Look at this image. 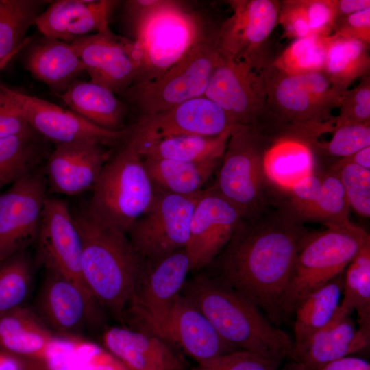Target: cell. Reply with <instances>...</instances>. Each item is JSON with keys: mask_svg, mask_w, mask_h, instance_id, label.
<instances>
[{"mask_svg": "<svg viewBox=\"0 0 370 370\" xmlns=\"http://www.w3.org/2000/svg\"><path fill=\"white\" fill-rule=\"evenodd\" d=\"M36 243L38 260L45 270L64 276L93 297L82 275L80 235L65 201L47 197Z\"/></svg>", "mask_w": 370, "mask_h": 370, "instance_id": "obj_18", "label": "cell"}, {"mask_svg": "<svg viewBox=\"0 0 370 370\" xmlns=\"http://www.w3.org/2000/svg\"><path fill=\"white\" fill-rule=\"evenodd\" d=\"M116 1L58 0L35 21L44 36L71 44L90 34L109 28Z\"/></svg>", "mask_w": 370, "mask_h": 370, "instance_id": "obj_23", "label": "cell"}, {"mask_svg": "<svg viewBox=\"0 0 370 370\" xmlns=\"http://www.w3.org/2000/svg\"><path fill=\"white\" fill-rule=\"evenodd\" d=\"M317 370H370V363L362 358L349 356L331 362Z\"/></svg>", "mask_w": 370, "mask_h": 370, "instance_id": "obj_50", "label": "cell"}, {"mask_svg": "<svg viewBox=\"0 0 370 370\" xmlns=\"http://www.w3.org/2000/svg\"><path fill=\"white\" fill-rule=\"evenodd\" d=\"M244 215L213 186L204 190L192 214L186 247L191 270L210 264L229 242Z\"/></svg>", "mask_w": 370, "mask_h": 370, "instance_id": "obj_19", "label": "cell"}, {"mask_svg": "<svg viewBox=\"0 0 370 370\" xmlns=\"http://www.w3.org/2000/svg\"><path fill=\"white\" fill-rule=\"evenodd\" d=\"M23 368L20 361L0 351V370H23Z\"/></svg>", "mask_w": 370, "mask_h": 370, "instance_id": "obj_54", "label": "cell"}, {"mask_svg": "<svg viewBox=\"0 0 370 370\" xmlns=\"http://www.w3.org/2000/svg\"><path fill=\"white\" fill-rule=\"evenodd\" d=\"M48 141L34 130L0 139V190L43 166Z\"/></svg>", "mask_w": 370, "mask_h": 370, "instance_id": "obj_32", "label": "cell"}, {"mask_svg": "<svg viewBox=\"0 0 370 370\" xmlns=\"http://www.w3.org/2000/svg\"><path fill=\"white\" fill-rule=\"evenodd\" d=\"M330 36L295 39L275 57L272 64L289 75L323 71Z\"/></svg>", "mask_w": 370, "mask_h": 370, "instance_id": "obj_37", "label": "cell"}, {"mask_svg": "<svg viewBox=\"0 0 370 370\" xmlns=\"http://www.w3.org/2000/svg\"><path fill=\"white\" fill-rule=\"evenodd\" d=\"M203 192L180 195L156 189L149 208L127 233L145 264L155 263L186 249L192 214Z\"/></svg>", "mask_w": 370, "mask_h": 370, "instance_id": "obj_10", "label": "cell"}, {"mask_svg": "<svg viewBox=\"0 0 370 370\" xmlns=\"http://www.w3.org/2000/svg\"><path fill=\"white\" fill-rule=\"evenodd\" d=\"M163 0H130L125 8L132 27L162 4Z\"/></svg>", "mask_w": 370, "mask_h": 370, "instance_id": "obj_49", "label": "cell"}, {"mask_svg": "<svg viewBox=\"0 0 370 370\" xmlns=\"http://www.w3.org/2000/svg\"><path fill=\"white\" fill-rule=\"evenodd\" d=\"M302 223L281 203L272 201L242 217L211 262L216 271L213 278L251 301L278 327L286 322L284 295L299 245L308 232Z\"/></svg>", "mask_w": 370, "mask_h": 370, "instance_id": "obj_1", "label": "cell"}, {"mask_svg": "<svg viewBox=\"0 0 370 370\" xmlns=\"http://www.w3.org/2000/svg\"><path fill=\"white\" fill-rule=\"evenodd\" d=\"M155 195L142 156L124 142L104 164L87 204L102 222L127 234L149 208Z\"/></svg>", "mask_w": 370, "mask_h": 370, "instance_id": "obj_6", "label": "cell"}, {"mask_svg": "<svg viewBox=\"0 0 370 370\" xmlns=\"http://www.w3.org/2000/svg\"><path fill=\"white\" fill-rule=\"evenodd\" d=\"M321 190V170L318 169L282 194L284 197V201L279 202L304 222L306 215L317 201Z\"/></svg>", "mask_w": 370, "mask_h": 370, "instance_id": "obj_44", "label": "cell"}, {"mask_svg": "<svg viewBox=\"0 0 370 370\" xmlns=\"http://www.w3.org/2000/svg\"><path fill=\"white\" fill-rule=\"evenodd\" d=\"M232 129L217 136L166 137L136 149L142 158L199 162L222 158Z\"/></svg>", "mask_w": 370, "mask_h": 370, "instance_id": "obj_34", "label": "cell"}, {"mask_svg": "<svg viewBox=\"0 0 370 370\" xmlns=\"http://www.w3.org/2000/svg\"><path fill=\"white\" fill-rule=\"evenodd\" d=\"M339 177L350 208L364 217H370V170L343 159L330 166Z\"/></svg>", "mask_w": 370, "mask_h": 370, "instance_id": "obj_40", "label": "cell"}, {"mask_svg": "<svg viewBox=\"0 0 370 370\" xmlns=\"http://www.w3.org/2000/svg\"><path fill=\"white\" fill-rule=\"evenodd\" d=\"M47 193L43 166L0 194V261L36 241Z\"/></svg>", "mask_w": 370, "mask_h": 370, "instance_id": "obj_14", "label": "cell"}, {"mask_svg": "<svg viewBox=\"0 0 370 370\" xmlns=\"http://www.w3.org/2000/svg\"><path fill=\"white\" fill-rule=\"evenodd\" d=\"M338 108L333 127L370 123V75L362 78L356 86L341 95Z\"/></svg>", "mask_w": 370, "mask_h": 370, "instance_id": "obj_43", "label": "cell"}, {"mask_svg": "<svg viewBox=\"0 0 370 370\" xmlns=\"http://www.w3.org/2000/svg\"><path fill=\"white\" fill-rule=\"evenodd\" d=\"M165 340L178 345L198 365L238 350L221 338L206 316L182 293L171 310Z\"/></svg>", "mask_w": 370, "mask_h": 370, "instance_id": "obj_22", "label": "cell"}, {"mask_svg": "<svg viewBox=\"0 0 370 370\" xmlns=\"http://www.w3.org/2000/svg\"><path fill=\"white\" fill-rule=\"evenodd\" d=\"M283 36L297 39L311 36L304 0L280 1L279 23Z\"/></svg>", "mask_w": 370, "mask_h": 370, "instance_id": "obj_45", "label": "cell"}, {"mask_svg": "<svg viewBox=\"0 0 370 370\" xmlns=\"http://www.w3.org/2000/svg\"><path fill=\"white\" fill-rule=\"evenodd\" d=\"M369 8V0H336V19Z\"/></svg>", "mask_w": 370, "mask_h": 370, "instance_id": "obj_52", "label": "cell"}, {"mask_svg": "<svg viewBox=\"0 0 370 370\" xmlns=\"http://www.w3.org/2000/svg\"><path fill=\"white\" fill-rule=\"evenodd\" d=\"M350 206L344 187L337 174L331 168L321 170L320 195L309 212L306 221L323 224L338 223L349 221Z\"/></svg>", "mask_w": 370, "mask_h": 370, "instance_id": "obj_39", "label": "cell"}, {"mask_svg": "<svg viewBox=\"0 0 370 370\" xmlns=\"http://www.w3.org/2000/svg\"><path fill=\"white\" fill-rule=\"evenodd\" d=\"M204 96L218 105L234 125L270 129L280 123L269 109L262 72L243 62L222 56Z\"/></svg>", "mask_w": 370, "mask_h": 370, "instance_id": "obj_12", "label": "cell"}, {"mask_svg": "<svg viewBox=\"0 0 370 370\" xmlns=\"http://www.w3.org/2000/svg\"><path fill=\"white\" fill-rule=\"evenodd\" d=\"M5 90L29 125L48 142L56 145L90 142L106 146L123 143L127 138L128 128L108 130L38 97L6 86Z\"/></svg>", "mask_w": 370, "mask_h": 370, "instance_id": "obj_16", "label": "cell"}, {"mask_svg": "<svg viewBox=\"0 0 370 370\" xmlns=\"http://www.w3.org/2000/svg\"><path fill=\"white\" fill-rule=\"evenodd\" d=\"M325 226L308 232L299 245L283 301L286 321L308 294L345 271L370 242L369 234L350 221Z\"/></svg>", "mask_w": 370, "mask_h": 370, "instance_id": "obj_4", "label": "cell"}, {"mask_svg": "<svg viewBox=\"0 0 370 370\" xmlns=\"http://www.w3.org/2000/svg\"><path fill=\"white\" fill-rule=\"evenodd\" d=\"M271 139V134L262 128L234 125L217 169L213 186L245 215L272 201L263 168Z\"/></svg>", "mask_w": 370, "mask_h": 370, "instance_id": "obj_7", "label": "cell"}, {"mask_svg": "<svg viewBox=\"0 0 370 370\" xmlns=\"http://www.w3.org/2000/svg\"><path fill=\"white\" fill-rule=\"evenodd\" d=\"M339 308L349 314L356 311L358 327L370 328V242L348 265Z\"/></svg>", "mask_w": 370, "mask_h": 370, "instance_id": "obj_35", "label": "cell"}, {"mask_svg": "<svg viewBox=\"0 0 370 370\" xmlns=\"http://www.w3.org/2000/svg\"><path fill=\"white\" fill-rule=\"evenodd\" d=\"M232 13L219 26L221 55L258 71L273 64L269 38L279 23L280 1H227Z\"/></svg>", "mask_w": 370, "mask_h": 370, "instance_id": "obj_11", "label": "cell"}, {"mask_svg": "<svg viewBox=\"0 0 370 370\" xmlns=\"http://www.w3.org/2000/svg\"><path fill=\"white\" fill-rule=\"evenodd\" d=\"M151 182L158 190L190 195L201 192L217 171L222 158L199 162L143 158Z\"/></svg>", "mask_w": 370, "mask_h": 370, "instance_id": "obj_30", "label": "cell"}, {"mask_svg": "<svg viewBox=\"0 0 370 370\" xmlns=\"http://www.w3.org/2000/svg\"><path fill=\"white\" fill-rule=\"evenodd\" d=\"M71 211L81 238L86 286L101 306L123 322L125 310L145 262L127 234L99 220L87 204Z\"/></svg>", "mask_w": 370, "mask_h": 370, "instance_id": "obj_2", "label": "cell"}, {"mask_svg": "<svg viewBox=\"0 0 370 370\" xmlns=\"http://www.w3.org/2000/svg\"><path fill=\"white\" fill-rule=\"evenodd\" d=\"M345 273L314 289L297 304L293 315L295 347L304 343L335 317L342 300Z\"/></svg>", "mask_w": 370, "mask_h": 370, "instance_id": "obj_31", "label": "cell"}, {"mask_svg": "<svg viewBox=\"0 0 370 370\" xmlns=\"http://www.w3.org/2000/svg\"><path fill=\"white\" fill-rule=\"evenodd\" d=\"M215 26L185 3L163 0L132 26L140 68L131 87L159 77Z\"/></svg>", "mask_w": 370, "mask_h": 370, "instance_id": "obj_5", "label": "cell"}, {"mask_svg": "<svg viewBox=\"0 0 370 370\" xmlns=\"http://www.w3.org/2000/svg\"><path fill=\"white\" fill-rule=\"evenodd\" d=\"M183 295L206 316L221 338L238 349L293 360V339L245 297L201 274L186 282Z\"/></svg>", "mask_w": 370, "mask_h": 370, "instance_id": "obj_3", "label": "cell"}, {"mask_svg": "<svg viewBox=\"0 0 370 370\" xmlns=\"http://www.w3.org/2000/svg\"><path fill=\"white\" fill-rule=\"evenodd\" d=\"M262 72L269 109L280 122L334 124L333 110L315 97L298 75H287L272 64Z\"/></svg>", "mask_w": 370, "mask_h": 370, "instance_id": "obj_25", "label": "cell"}, {"mask_svg": "<svg viewBox=\"0 0 370 370\" xmlns=\"http://www.w3.org/2000/svg\"><path fill=\"white\" fill-rule=\"evenodd\" d=\"M191 271L183 249L153 264H145L127 303L123 322L165 340L168 318Z\"/></svg>", "mask_w": 370, "mask_h": 370, "instance_id": "obj_9", "label": "cell"}, {"mask_svg": "<svg viewBox=\"0 0 370 370\" xmlns=\"http://www.w3.org/2000/svg\"><path fill=\"white\" fill-rule=\"evenodd\" d=\"M332 34L370 44V8L336 19Z\"/></svg>", "mask_w": 370, "mask_h": 370, "instance_id": "obj_48", "label": "cell"}, {"mask_svg": "<svg viewBox=\"0 0 370 370\" xmlns=\"http://www.w3.org/2000/svg\"><path fill=\"white\" fill-rule=\"evenodd\" d=\"M331 123H282L271 134L263 168L269 190L281 195L318 170L319 136L332 132Z\"/></svg>", "mask_w": 370, "mask_h": 370, "instance_id": "obj_13", "label": "cell"}, {"mask_svg": "<svg viewBox=\"0 0 370 370\" xmlns=\"http://www.w3.org/2000/svg\"><path fill=\"white\" fill-rule=\"evenodd\" d=\"M31 130L5 86L0 84V139Z\"/></svg>", "mask_w": 370, "mask_h": 370, "instance_id": "obj_47", "label": "cell"}, {"mask_svg": "<svg viewBox=\"0 0 370 370\" xmlns=\"http://www.w3.org/2000/svg\"><path fill=\"white\" fill-rule=\"evenodd\" d=\"M110 157L104 145L95 143L56 145L44 166L48 192L74 196L92 190Z\"/></svg>", "mask_w": 370, "mask_h": 370, "instance_id": "obj_21", "label": "cell"}, {"mask_svg": "<svg viewBox=\"0 0 370 370\" xmlns=\"http://www.w3.org/2000/svg\"><path fill=\"white\" fill-rule=\"evenodd\" d=\"M369 45L331 34L323 71L341 96L357 79L370 75Z\"/></svg>", "mask_w": 370, "mask_h": 370, "instance_id": "obj_33", "label": "cell"}, {"mask_svg": "<svg viewBox=\"0 0 370 370\" xmlns=\"http://www.w3.org/2000/svg\"><path fill=\"white\" fill-rule=\"evenodd\" d=\"M350 315L339 308L329 324L295 347L293 360L317 370L367 348L370 328L357 327Z\"/></svg>", "mask_w": 370, "mask_h": 370, "instance_id": "obj_26", "label": "cell"}, {"mask_svg": "<svg viewBox=\"0 0 370 370\" xmlns=\"http://www.w3.org/2000/svg\"><path fill=\"white\" fill-rule=\"evenodd\" d=\"M46 1L0 0V59L18 48Z\"/></svg>", "mask_w": 370, "mask_h": 370, "instance_id": "obj_36", "label": "cell"}, {"mask_svg": "<svg viewBox=\"0 0 370 370\" xmlns=\"http://www.w3.org/2000/svg\"><path fill=\"white\" fill-rule=\"evenodd\" d=\"M71 45L91 82L115 94L126 91L136 81L140 58L134 40L118 36L108 28Z\"/></svg>", "mask_w": 370, "mask_h": 370, "instance_id": "obj_17", "label": "cell"}, {"mask_svg": "<svg viewBox=\"0 0 370 370\" xmlns=\"http://www.w3.org/2000/svg\"><path fill=\"white\" fill-rule=\"evenodd\" d=\"M90 370H129L122 362L100 349L93 355L90 361Z\"/></svg>", "mask_w": 370, "mask_h": 370, "instance_id": "obj_51", "label": "cell"}, {"mask_svg": "<svg viewBox=\"0 0 370 370\" xmlns=\"http://www.w3.org/2000/svg\"><path fill=\"white\" fill-rule=\"evenodd\" d=\"M284 360L278 355L238 349L190 370H278Z\"/></svg>", "mask_w": 370, "mask_h": 370, "instance_id": "obj_42", "label": "cell"}, {"mask_svg": "<svg viewBox=\"0 0 370 370\" xmlns=\"http://www.w3.org/2000/svg\"><path fill=\"white\" fill-rule=\"evenodd\" d=\"M110 354L129 370H185L187 362L171 343L144 331L112 327L103 335Z\"/></svg>", "mask_w": 370, "mask_h": 370, "instance_id": "obj_24", "label": "cell"}, {"mask_svg": "<svg viewBox=\"0 0 370 370\" xmlns=\"http://www.w3.org/2000/svg\"><path fill=\"white\" fill-rule=\"evenodd\" d=\"M311 36L332 34L336 20V0H304Z\"/></svg>", "mask_w": 370, "mask_h": 370, "instance_id": "obj_46", "label": "cell"}, {"mask_svg": "<svg viewBox=\"0 0 370 370\" xmlns=\"http://www.w3.org/2000/svg\"><path fill=\"white\" fill-rule=\"evenodd\" d=\"M26 48L25 69L58 96L85 71L81 60L67 42L43 36Z\"/></svg>", "mask_w": 370, "mask_h": 370, "instance_id": "obj_28", "label": "cell"}, {"mask_svg": "<svg viewBox=\"0 0 370 370\" xmlns=\"http://www.w3.org/2000/svg\"><path fill=\"white\" fill-rule=\"evenodd\" d=\"M32 284V267L26 251L0 261V315L25 306Z\"/></svg>", "mask_w": 370, "mask_h": 370, "instance_id": "obj_38", "label": "cell"}, {"mask_svg": "<svg viewBox=\"0 0 370 370\" xmlns=\"http://www.w3.org/2000/svg\"><path fill=\"white\" fill-rule=\"evenodd\" d=\"M31 38L27 37L25 40L22 45L15 49L14 51L6 56L5 57L0 59V72L4 69V67L10 62V61L16 56L19 52L23 51L26 47L30 43Z\"/></svg>", "mask_w": 370, "mask_h": 370, "instance_id": "obj_55", "label": "cell"}, {"mask_svg": "<svg viewBox=\"0 0 370 370\" xmlns=\"http://www.w3.org/2000/svg\"><path fill=\"white\" fill-rule=\"evenodd\" d=\"M342 159L370 170V146L364 147L351 156Z\"/></svg>", "mask_w": 370, "mask_h": 370, "instance_id": "obj_53", "label": "cell"}, {"mask_svg": "<svg viewBox=\"0 0 370 370\" xmlns=\"http://www.w3.org/2000/svg\"><path fill=\"white\" fill-rule=\"evenodd\" d=\"M219 26L213 27L159 77L125 91L143 115L159 112L204 95L222 57L218 41Z\"/></svg>", "mask_w": 370, "mask_h": 370, "instance_id": "obj_8", "label": "cell"}, {"mask_svg": "<svg viewBox=\"0 0 370 370\" xmlns=\"http://www.w3.org/2000/svg\"><path fill=\"white\" fill-rule=\"evenodd\" d=\"M99 306L94 297L73 282L46 270L34 312L49 330L75 336L81 333L87 323L101 322Z\"/></svg>", "mask_w": 370, "mask_h": 370, "instance_id": "obj_20", "label": "cell"}, {"mask_svg": "<svg viewBox=\"0 0 370 370\" xmlns=\"http://www.w3.org/2000/svg\"><path fill=\"white\" fill-rule=\"evenodd\" d=\"M234 126L218 105L202 96L159 112L143 115L128 128L129 134L125 142L137 149L166 137L217 136Z\"/></svg>", "mask_w": 370, "mask_h": 370, "instance_id": "obj_15", "label": "cell"}, {"mask_svg": "<svg viewBox=\"0 0 370 370\" xmlns=\"http://www.w3.org/2000/svg\"><path fill=\"white\" fill-rule=\"evenodd\" d=\"M368 146H370V123L347 124L333 127L330 140H318L317 151L318 156L336 158V161Z\"/></svg>", "mask_w": 370, "mask_h": 370, "instance_id": "obj_41", "label": "cell"}, {"mask_svg": "<svg viewBox=\"0 0 370 370\" xmlns=\"http://www.w3.org/2000/svg\"><path fill=\"white\" fill-rule=\"evenodd\" d=\"M278 370H310L304 366L302 364L294 361L289 360L288 363L284 366H281Z\"/></svg>", "mask_w": 370, "mask_h": 370, "instance_id": "obj_56", "label": "cell"}, {"mask_svg": "<svg viewBox=\"0 0 370 370\" xmlns=\"http://www.w3.org/2000/svg\"><path fill=\"white\" fill-rule=\"evenodd\" d=\"M58 97L72 112L92 123L108 130H123L126 108L106 87L77 79Z\"/></svg>", "mask_w": 370, "mask_h": 370, "instance_id": "obj_29", "label": "cell"}, {"mask_svg": "<svg viewBox=\"0 0 370 370\" xmlns=\"http://www.w3.org/2000/svg\"><path fill=\"white\" fill-rule=\"evenodd\" d=\"M47 325L26 306L0 315V351L21 362L46 365L60 346Z\"/></svg>", "mask_w": 370, "mask_h": 370, "instance_id": "obj_27", "label": "cell"}]
</instances>
